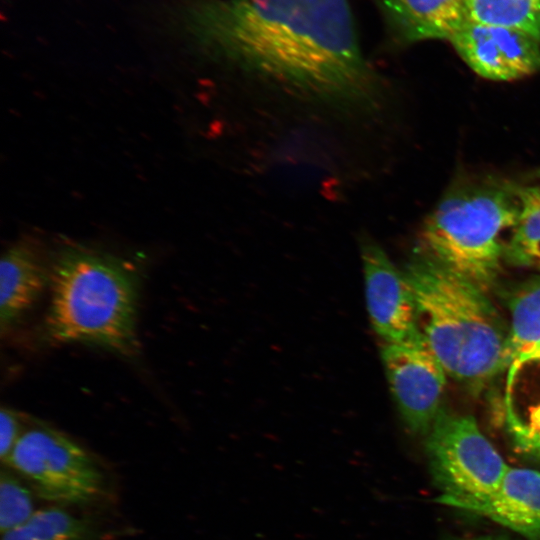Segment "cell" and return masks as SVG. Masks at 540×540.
<instances>
[{
    "mask_svg": "<svg viewBox=\"0 0 540 540\" xmlns=\"http://www.w3.org/2000/svg\"><path fill=\"white\" fill-rule=\"evenodd\" d=\"M180 20L201 47L296 98L347 114L382 107L348 0H191Z\"/></svg>",
    "mask_w": 540,
    "mask_h": 540,
    "instance_id": "6da1fadb",
    "label": "cell"
},
{
    "mask_svg": "<svg viewBox=\"0 0 540 540\" xmlns=\"http://www.w3.org/2000/svg\"><path fill=\"white\" fill-rule=\"evenodd\" d=\"M404 272L418 331L447 375L479 390L506 369L509 328L486 291L420 253Z\"/></svg>",
    "mask_w": 540,
    "mask_h": 540,
    "instance_id": "7a4b0ae2",
    "label": "cell"
},
{
    "mask_svg": "<svg viewBox=\"0 0 540 540\" xmlns=\"http://www.w3.org/2000/svg\"><path fill=\"white\" fill-rule=\"evenodd\" d=\"M49 284L45 329L50 340L135 354L138 282L128 264L106 254L70 248L53 263Z\"/></svg>",
    "mask_w": 540,
    "mask_h": 540,
    "instance_id": "3957f363",
    "label": "cell"
},
{
    "mask_svg": "<svg viewBox=\"0 0 540 540\" xmlns=\"http://www.w3.org/2000/svg\"><path fill=\"white\" fill-rule=\"evenodd\" d=\"M519 187L493 179L455 185L426 218L418 253L487 291L504 261L503 234L519 217Z\"/></svg>",
    "mask_w": 540,
    "mask_h": 540,
    "instance_id": "277c9868",
    "label": "cell"
},
{
    "mask_svg": "<svg viewBox=\"0 0 540 540\" xmlns=\"http://www.w3.org/2000/svg\"><path fill=\"white\" fill-rule=\"evenodd\" d=\"M426 451L439 502L462 508L492 494L508 466L475 419L441 409L427 433Z\"/></svg>",
    "mask_w": 540,
    "mask_h": 540,
    "instance_id": "5b68a950",
    "label": "cell"
},
{
    "mask_svg": "<svg viewBox=\"0 0 540 540\" xmlns=\"http://www.w3.org/2000/svg\"><path fill=\"white\" fill-rule=\"evenodd\" d=\"M5 461L49 501L87 503L102 488V475L89 454L50 428H32L21 434Z\"/></svg>",
    "mask_w": 540,
    "mask_h": 540,
    "instance_id": "8992f818",
    "label": "cell"
},
{
    "mask_svg": "<svg viewBox=\"0 0 540 540\" xmlns=\"http://www.w3.org/2000/svg\"><path fill=\"white\" fill-rule=\"evenodd\" d=\"M381 358L389 389L410 431L427 434L440 409L446 371L421 337L383 343Z\"/></svg>",
    "mask_w": 540,
    "mask_h": 540,
    "instance_id": "52a82bcc",
    "label": "cell"
},
{
    "mask_svg": "<svg viewBox=\"0 0 540 540\" xmlns=\"http://www.w3.org/2000/svg\"><path fill=\"white\" fill-rule=\"evenodd\" d=\"M367 310L371 325L383 343L421 337L411 285L383 248L370 238L360 245Z\"/></svg>",
    "mask_w": 540,
    "mask_h": 540,
    "instance_id": "ba28073f",
    "label": "cell"
},
{
    "mask_svg": "<svg viewBox=\"0 0 540 540\" xmlns=\"http://www.w3.org/2000/svg\"><path fill=\"white\" fill-rule=\"evenodd\" d=\"M449 42L486 79L513 81L540 71V41L517 29L467 20Z\"/></svg>",
    "mask_w": 540,
    "mask_h": 540,
    "instance_id": "9c48e42d",
    "label": "cell"
},
{
    "mask_svg": "<svg viewBox=\"0 0 540 540\" xmlns=\"http://www.w3.org/2000/svg\"><path fill=\"white\" fill-rule=\"evenodd\" d=\"M506 371V432L518 453L540 459V347L514 358Z\"/></svg>",
    "mask_w": 540,
    "mask_h": 540,
    "instance_id": "30bf717a",
    "label": "cell"
},
{
    "mask_svg": "<svg viewBox=\"0 0 540 540\" xmlns=\"http://www.w3.org/2000/svg\"><path fill=\"white\" fill-rule=\"evenodd\" d=\"M401 44L448 40L468 20L466 0H369Z\"/></svg>",
    "mask_w": 540,
    "mask_h": 540,
    "instance_id": "8fae6325",
    "label": "cell"
},
{
    "mask_svg": "<svg viewBox=\"0 0 540 540\" xmlns=\"http://www.w3.org/2000/svg\"><path fill=\"white\" fill-rule=\"evenodd\" d=\"M462 509L490 518L530 540H540V472L508 467L492 494Z\"/></svg>",
    "mask_w": 540,
    "mask_h": 540,
    "instance_id": "7c38bea8",
    "label": "cell"
},
{
    "mask_svg": "<svg viewBox=\"0 0 540 540\" xmlns=\"http://www.w3.org/2000/svg\"><path fill=\"white\" fill-rule=\"evenodd\" d=\"M49 276L31 244L17 243L2 255L0 264V324L12 326L43 292Z\"/></svg>",
    "mask_w": 540,
    "mask_h": 540,
    "instance_id": "4fadbf2b",
    "label": "cell"
},
{
    "mask_svg": "<svg viewBox=\"0 0 540 540\" xmlns=\"http://www.w3.org/2000/svg\"><path fill=\"white\" fill-rule=\"evenodd\" d=\"M510 313L506 368L522 353L540 347V277L514 288L507 299Z\"/></svg>",
    "mask_w": 540,
    "mask_h": 540,
    "instance_id": "5bb4252c",
    "label": "cell"
},
{
    "mask_svg": "<svg viewBox=\"0 0 540 540\" xmlns=\"http://www.w3.org/2000/svg\"><path fill=\"white\" fill-rule=\"evenodd\" d=\"M520 213L510 232L504 260L510 265L540 270V187L520 186Z\"/></svg>",
    "mask_w": 540,
    "mask_h": 540,
    "instance_id": "9a60e30c",
    "label": "cell"
},
{
    "mask_svg": "<svg viewBox=\"0 0 540 540\" xmlns=\"http://www.w3.org/2000/svg\"><path fill=\"white\" fill-rule=\"evenodd\" d=\"M468 20L517 29L540 41V0H466Z\"/></svg>",
    "mask_w": 540,
    "mask_h": 540,
    "instance_id": "2e32d148",
    "label": "cell"
},
{
    "mask_svg": "<svg viewBox=\"0 0 540 540\" xmlns=\"http://www.w3.org/2000/svg\"><path fill=\"white\" fill-rule=\"evenodd\" d=\"M87 524L57 508L33 514L23 525L3 533L2 540H88Z\"/></svg>",
    "mask_w": 540,
    "mask_h": 540,
    "instance_id": "e0dca14e",
    "label": "cell"
},
{
    "mask_svg": "<svg viewBox=\"0 0 540 540\" xmlns=\"http://www.w3.org/2000/svg\"><path fill=\"white\" fill-rule=\"evenodd\" d=\"M30 492L14 477L2 473L0 481V528L5 533L33 516Z\"/></svg>",
    "mask_w": 540,
    "mask_h": 540,
    "instance_id": "ac0fdd59",
    "label": "cell"
},
{
    "mask_svg": "<svg viewBox=\"0 0 540 540\" xmlns=\"http://www.w3.org/2000/svg\"><path fill=\"white\" fill-rule=\"evenodd\" d=\"M20 419L15 411L2 408L0 411V455L5 461L21 436Z\"/></svg>",
    "mask_w": 540,
    "mask_h": 540,
    "instance_id": "d6986e66",
    "label": "cell"
},
{
    "mask_svg": "<svg viewBox=\"0 0 540 540\" xmlns=\"http://www.w3.org/2000/svg\"><path fill=\"white\" fill-rule=\"evenodd\" d=\"M473 540H504L502 538H493V537H486V538H478Z\"/></svg>",
    "mask_w": 540,
    "mask_h": 540,
    "instance_id": "ffe728a7",
    "label": "cell"
}]
</instances>
